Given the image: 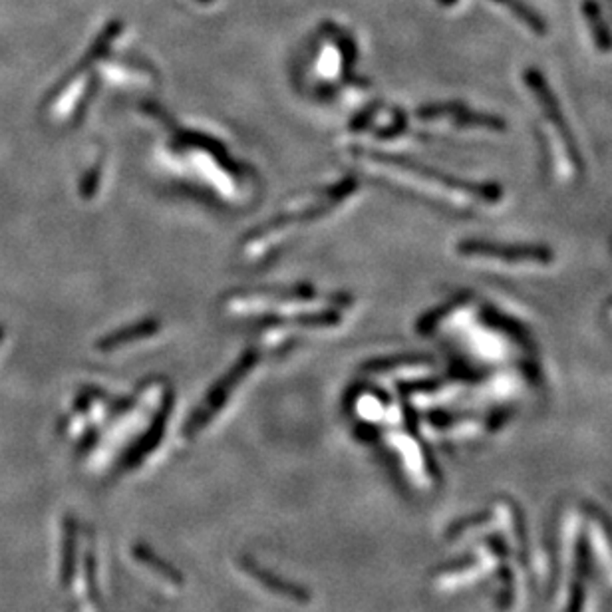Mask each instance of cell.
<instances>
[{
	"mask_svg": "<svg viewBox=\"0 0 612 612\" xmlns=\"http://www.w3.org/2000/svg\"><path fill=\"white\" fill-rule=\"evenodd\" d=\"M583 16L586 24H589L591 35L594 44L600 52H610L612 51V30L610 24L607 22L605 14H602V8L599 0H583Z\"/></svg>",
	"mask_w": 612,
	"mask_h": 612,
	"instance_id": "cell-5",
	"label": "cell"
},
{
	"mask_svg": "<svg viewBox=\"0 0 612 612\" xmlns=\"http://www.w3.org/2000/svg\"><path fill=\"white\" fill-rule=\"evenodd\" d=\"M459 251L467 256H477V259L503 261L511 264L533 263V264H549L553 261V253L547 247L539 245H493L483 241L463 243Z\"/></svg>",
	"mask_w": 612,
	"mask_h": 612,
	"instance_id": "cell-2",
	"label": "cell"
},
{
	"mask_svg": "<svg viewBox=\"0 0 612 612\" xmlns=\"http://www.w3.org/2000/svg\"><path fill=\"white\" fill-rule=\"evenodd\" d=\"M131 557H134V562L144 570V573L150 575L157 585L165 586V589L176 591L181 589V585H184V578H181L177 570L157 557L152 549L145 547V545H134V547H131Z\"/></svg>",
	"mask_w": 612,
	"mask_h": 612,
	"instance_id": "cell-4",
	"label": "cell"
},
{
	"mask_svg": "<svg viewBox=\"0 0 612 612\" xmlns=\"http://www.w3.org/2000/svg\"><path fill=\"white\" fill-rule=\"evenodd\" d=\"M66 527V531H64V570H62V577H64V581H70V577H72V565H74V543H76V539H74V529H76V525H74V521L68 519L64 523Z\"/></svg>",
	"mask_w": 612,
	"mask_h": 612,
	"instance_id": "cell-7",
	"label": "cell"
},
{
	"mask_svg": "<svg viewBox=\"0 0 612 612\" xmlns=\"http://www.w3.org/2000/svg\"><path fill=\"white\" fill-rule=\"evenodd\" d=\"M456 3H458V0H440L442 6H453Z\"/></svg>",
	"mask_w": 612,
	"mask_h": 612,
	"instance_id": "cell-8",
	"label": "cell"
},
{
	"mask_svg": "<svg viewBox=\"0 0 612 612\" xmlns=\"http://www.w3.org/2000/svg\"><path fill=\"white\" fill-rule=\"evenodd\" d=\"M607 6H608V11H610V14H612V0H607Z\"/></svg>",
	"mask_w": 612,
	"mask_h": 612,
	"instance_id": "cell-9",
	"label": "cell"
},
{
	"mask_svg": "<svg viewBox=\"0 0 612 612\" xmlns=\"http://www.w3.org/2000/svg\"><path fill=\"white\" fill-rule=\"evenodd\" d=\"M523 78H525V84L529 86V90L533 92L535 100L539 102L545 118H547V122L551 123L553 131L557 134L561 147H562V155L567 157V163L570 165V169H578L581 168V155H578L577 142L573 139V136H570L567 122H565V118H562L561 106L555 100V96H553L547 80H545L543 74L535 68H529L523 74Z\"/></svg>",
	"mask_w": 612,
	"mask_h": 612,
	"instance_id": "cell-1",
	"label": "cell"
},
{
	"mask_svg": "<svg viewBox=\"0 0 612 612\" xmlns=\"http://www.w3.org/2000/svg\"><path fill=\"white\" fill-rule=\"evenodd\" d=\"M239 570H243V575L249 578V581L263 589L271 597H275L283 602H293V605H309L310 602V592L302 589V586H296L293 583H286L283 578L275 577L269 573L267 569H263L261 565H256L255 561L249 557L239 559Z\"/></svg>",
	"mask_w": 612,
	"mask_h": 612,
	"instance_id": "cell-3",
	"label": "cell"
},
{
	"mask_svg": "<svg viewBox=\"0 0 612 612\" xmlns=\"http://www.w3.org/2000/svg\"><path fill=\"white\" fill-rule=\"evenodd\" d=\"M495 3L509 8V11L517 16V20H521L525 27L531 28L535 35L543 36L545 32H547V22H545L543 16L537 11H533L527 3H523V0H495Z\"/></svg>",
	"mask_w": 612,
	"mask_h": 612,
	"instance_id": "cell-6",
	"label": "cell"
}]
</instances>
